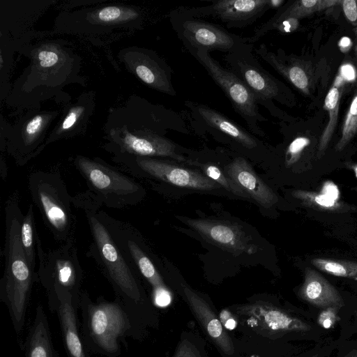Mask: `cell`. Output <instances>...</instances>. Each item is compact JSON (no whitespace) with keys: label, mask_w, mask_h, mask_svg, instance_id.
Here are the masks:
<instances>
[{"label":"cell","mask_w":357,"mask_h":357,"mask_svg":"<svg viewBox=\"0 0 357 357\" xmlns=\"http://www.w3.org/2000/svg\"><path fill=\"white\" fill-rule=\"evenodd\" d=\"M85 215L92 238L86 255L96 262L128 314L140 339L147 327L158 326L155 307L146 294L137 272L112 234L102 206L86 190L73 197Z\"/></svg>","instance_id":"obj_1"},{"label":"cell","mask_w":357,"mask_h":357,"mask_svg":"<svg viewBox=\"0 0 357 357\" xmlns=\"http://www.w3.org/2000/svg\"><path fill=\"white\" fill-rule=\"evenodd\" d=\"M183 117L162 105L133 95L126 102L110 109L105 126V149L112 155L169 132L188 134Z\"/></svg>","instance_id":"obj_2"},{"label":"cell","mask_w":357,"mask_h":357,"mask_svg":"<svg viewBox=\"0 0 357 357\" xmlns=\"http://www.w3.org/2000/svg\"><path fill=\"white\" fill-rule=\"evenodd\" d=\"M19 198L14 192L5 203L4 270L0 280V300L7 307L17 335L23 330L31 289L37 282V272L31 269L22 244L24 215Z\"/></svg>","instance_id":"obj_3"},{"label":"cell","mask_w":357,"mask_h":357,"mask_svg":"<svg viewBox=\"0 0 357 357\" xmlns=\"http://www.w3.org/2000/svg\"><path fill=\"white\" fill-rule=\"evenodd\" d=\"M81 336L88 351L107 357H119L121 342L130 336L141 340L122 303L115 299L108 301L99 297L93 301L86 291H82Z\"/></svg>","instance_id":"obj_4"},{"label":"cell","mask_w":357,"mask_h":357,"mask_svg":"<svg viewBox=\"0 0 357 357\" xmlns=\"http://www.w3.org/2000/svg\"><path fill=\"white\" fill-rule=\"evenodd\" d=\"M27 182L33 204L54 239L61 244L74 239L75 207L61 174L36 170L29 174Z\"/></svg>","instance_id":"obj_5"},{"label":"cell","mask_w":357,"mask_h":357,"mask_svg":"<svg viewBox=\"0 0 357 357\" xmlns=\"http://www.w3.org/2000/svg\"><path fill=\"white\" fill-rule=\"evenodd\" d=\"M72 164L84 179L86 191L102 207L123 209L137 204L144 195V188L99 158L77 155Z\"/></svg>","instance_id":"obj_6"},{"label":"cell","mask_w":357,"mask_h":357,"mask_svg":"<svg viewBox=\"0 0 357 357\" xmlns=\"http://www.w3.org/2000/svg\"><path fill=\"white\" fill-rule=\"evenodd\" d=\"M254 45L243 43L227 53L225 60L229 69L248 88L258 105L273 116L283 119V113L274 101L289 104L291 95L286 86L264 68L254 52Z\"/></svg>","instance_id":"obj_7"},{"label":"cell","mask_w":357,"mask_h":357,"mask_svg":"<svg viewBox=\"0 0 357 357\" xmlns=\"http://www.w3.org/2000/svg\"><path fill=\"white\" fill-rule=\"evenodd\" d=\"M36 250L39 259L37 282L45 289L47 303L52 301L56 290H65L71 294L74 307L77 310L84 273L75 240L46 250L38 236Z\"/></svg>","instance_id":"obj_8"},{"label":"cell","mask_w":357,"mask_h":357,"mask_svg":"<svg viewBox=\"0 0 357 357\" xmlns=\"http://www.w3.org/2000/svg\"><path fill=\"white\" fill-rule=\"evenodd\" d=\"M191 55L204 67L214 82L222 90L234 111L245 121L248 130L264 137L259 124L268 121L245 84L229 68L223 67L206 50H199Z\"/></svg>","instance_id":"obj_9"},{"label":"cell","mask_w":357,"mask_h":357,"mask_svg":"<svg viewBox=\"0 0 357 357\" xmlns=\"http://www.w3.org/2000/svg\"><path fill=\"white\" fill-rule=\"evenodd\" d=\"M184 105L188 111L191 128L198 135H209L246 151L265 149L261 140L217 109L191 100H185Z\"/></svg>","instance_id":"obj_10"},{"label":"cell","mask_w":357,"mask_h":357,"mask_svg":"<svg viewBox=\"0 0 357 357\" xmlns=\"http://www.w3.org/2000/svg\"><path fill=\"white\" fill-rule=\"evenodd\" d=\"M106 223L116 241L137 272L151 288V301L155 307H168L172 293L143 247L137 232L129 224L117 220L103 211Z\"/></svg>","instance_id":"obj_11"},{"label":"cell","mask_w":357,"mask_h":357,"mask_svg":"<svg viewBox=\"0 0 357 357\" xmlns=\"http://www.w3.org/2000/svg\"><path fill=\"white\" fill-rule=\"evenodd\" d=\"M169 20L190 54L199 50L229 53L241 44L248 43V37L238 36L218 24L192 17L180 8L170 13Z\"/></svg>","instance_id":"obj_12"},{"label":"cell","mask_w":357,"mask_h":357,"mask_svg":"<svg viewBox=\"0 0 357 357\" xmlns=\"http://www.w3.org/2000/svg\"><path fill=\"white\" fill-rule=\"evenodd\" d=\"M112 160L130 174L149 176L178 187L209 191L220 186L198 171L158 158L116 155Z\"/></svg>","instance_id":"obj_13"},{"label":"cell","mask_w":357,"mask_h":357,"mask_svg":"<svg viewBox=\"0 0 357 357\" xmlns=\"http://www.w3.org/2000/svg\"><path fill=\"white\" fill-rule=\"evenodd\" d=\"M180 294L206 340L221 357H244L241 344L222 325L218 312L209 298L187 284L181 286Z\"/></svg>","instance_id":"obj_14"},{"label":"cell","mask_w":357,"mask_h":357,"mask_svg":"<svg viewBox=\"0 0 357 357\" xmlns=\"http://www.w3.org/2000/svg\"><path fill=\"white\" fill-rule=\"evenodd\" d=\"M58 114V112H31L22 117L6 132L1 151H6L17 165H25L45 148L47 130Z\"/></svg>","instance_id":"obj_15"},{"label":"cell","mask_w":357,"mask_h":357,"mask_svg":"<svg viewBox=\"0 0 357 357\" xmlns=\"http://www.w3.org/2000/svg\"><path fill=\"white\" fill-rule=\"evenodd\" d=\"M282 0H214L199 7H180L196 17L220 20L228 29H243L251 25L269 9L279 7Z\"/></svg>","instance_id":"obj_16"},{"label":"cell","mask_w":357,"mask_h":357,"mask_svg":"<svg viewBox=\"0 0 357 357\" xmlns=\"http://www.w3.org/2000/svg\"><path fill=\"white\" fill-rule=\"evenodd\" d=\"M129 70L149 87L175 96L172 69L155 51L133 47L123 50L119 54Z\"/></svg>","instance_id":"obj_17"},{"label":"cell","mask_w":357,"mask_h":357,"mask_svg":"<svg viewBox=\"0 0 357 357\" xmlns=\"http://www.w3.org/2000/svg\"><path fill=\"white\" fill-rule=\"evenodd\" d=\"M197 231L204 238L234 255L253 254L257 247L251 243L245 233L232 223L207 219L178 217Z\"/></svg>","instance_id":"obj_18"},{"label":"cell","mask_w":357,"mask_h":357,"mask_svg":"<svg viewBox=\"0 0 357 357\" xmlns=\"http://www.w3.org/2000/svg\"><path fill=\"white\" fill-rule=\"evenodd\" d=\"M59 303L56 313L58 316L64 348L68 357H90L82 339L77 310L73 305L71 294L65 290H56L49 307L53 309Z\"/></svg>","instance_id":"obj_19"},{"label":"cell","mask_w":357,"mask_h":357,"mask_svg":"<svg viewBox=\"0 0 357 357\" xmlns=\"http://www.w3.org/2000/svg\"><path fill=\"white\" fill-rule=\"evenodd\" d=\"M227 176L248 195L265 208L278 202L273 190L255 173L248 161L241 155L225 166Z\"/></svg>","instance_id":"obj_20"},{"label":"cell","mask_w":357,"mask_h":357,"mask_svg":"<svg viewBox=\"0 0 357 357\" xmlns=\"http://www.w3.org/2000/svg\"><path fill=\"white\" fill-rule=\"evenodd\" d=\"M298 295L303 300L319 308L335 307L340 309L344 305L343 299L337 289L310 268L305 269L304 282Z\"/></svg>","instance_id":"obj_21"},{"label":"cell","mask_w":357,"mask_h":357,"mask_svg":"<svg viewBox=\"0 0 357 357\" xmlns=\"http://www.w3.org/2000/svg\"><path fill=\"white\" fill-rule=\"evenodd\" d=\"M22 357H60L54 349L46 313L41 305L22 344Z\"/></svg>","instance_id":"obj_22"},{"label":"cell","mask_w":357,"mask_h":357,"mask_svg":"<svg viewBox=\"0 0 357 357\" xmlns=\"http://www.w3.org/2000/svg\"><path fill=\"white\" fill-rule=\"evenodd\" d=\"M93 95L87 93L82 94L79 100L66 112L61 121L49 134L46 146L59 139L73 137L78 134L79 130L84 128L91 116L93 106Z\"/></svg>","instance_id":"obj_23"},{"label":"cell","mask_w":357,"mask_h":357,"mask_svg":"<svg viewBox=\"0 0 357 357\" xmlns=\"http://www.w3.org/2000/svg\"><path fill=\"white\" fill-rule=\"evenodd\" d=\"M342 84H343V79L338 75L325 98L324 107L328 112L329 121L320 138L319 144V153L324 152L336 127Z\"/></svg>","instance_id":"obj_24"},{"label":"cell","mask_w":357,"mask_h":357,"mask_svg":"<svg viewBox=\"0 0 357 357\" xmlns=\"http://www.w3.org/2000/svg\"><path fill=\"white\" fill-rule=\"evenodd\" d=\"M90 19L102 25L113 26L127 23L130 21L139 22V13L127 7L108 6L91 12ZM94 22V23H95Z\"/></svg>","instance_id":"obj_25"},{"label":"cell","mask_w":357,"mask_h":357,"mask_svg":"<svg viewBox=\"0 0 357 357\" xmlns=\"http://www.w3.org/2000/svg\"><path fill=\"white\" fill-rule=\"evenodd\" d=\"M22 244L31 269L36 271V241L38 236L35 225L33 205L30 204L21 224Z\"/></svg>","instance_id":"obj_26"},{"label":"cell","mask_w":357,"mask_h":357,"mask_svg":"<svg viewBox=\"0 0 357 357\" xmlns=\"http://www.w3.org/2000/svg\"><path fill=\"white\" fill-rule=\"evenodd\" d=\"M206 341L194 330L183 331L170 357H209Z\"/></svg>","instance_id":"obj_27"},{"label":"cell","mask_w":357,"mask_h":357,"mask_svg":"<svg viewBox=\"0 0 357 357\" xmlns=\"http://www.w3.org/2000/svg\"><path fill=\"white\" fill-rule=\"evenodd\" d=\"M313 265L328 274L349 278L357 279V263L325 258H314Z\"/></svg>","instance_id":"obj_28"},{"label":"cell","mask_w":357,"mask_h":357,"mask_svg":"<svg viewBox=\"0 0 357 357\" xmlns=\"http://www.w3.org/2000/svg\"><path fill=\"white\" fill-rule=\"evenodd\" d=\"M188 163L199 167L203 169L206 176L228 191L238 196L249 198L248 195L228 176L225 175L222 171L215 165L211 162L202 163L192 159H189Z\"/></svg>","instance_id":"obj_29"},{"label":"cell","mask_w":357,"mask_h":357,"mask_svg":"<svg viewBox=\"0 0 357 357\" xmlns=\"http://www.w3.org/2000/svg\"><path fill=\"white\" fill-rule=\"evenodd\" d=\"M357 133V90L343 122L341 137L336 145L337 151H342Z\"/></svg>","instance_id":"obj_30"},{"label":"cell","mask_w":357,"mask_h":357,"mask_svg":"<svg viewBox=\"0 0 357 357\" xmlns=\"http://www.w3.org/2000/svg\"><path fill=\"white\" fill-rule=\"evenodd\" d=\"M310 144V139L303 136H297L288 144L285 151V162L288 165L294 163L301 156L302 151Z\"/></svg>","instance_id":"obj_31"},{"label":"cell","mask_w":357,"mask_h":357,"mask_svg":"<svg viewBox=\"0 0 357 357\" xmlns=\"http://www.w3.org/2000/svg\"><path fill=\"white\" fill-rule=\"evenodd\" d=\"M292 195L296 198L314 202L317 206L325 208H333L336 204L335 201L323 193L312 194L309 192L296 190L294 191Z\"/></svg>","instance_id":"obj_32"},{"label":"cell","mask_w":357,"mask_h":357,"mask_svg":"<svg viewBox=\"0 0 357 357\" xmlns=\"http://www.w3.org/2000/svg\"><path fill=\"white\" fill-rule=\"evenodd\" d=\"M338 308L335 307H328L324 308L317 317V323L322 328L330 329L333 328L337 319Z\"/></svg>","instance_id":"obj_33"},{"label":"cell","mask_w":357,"mask_h":357,"mask_svg":"<svg viewBox=\"0 0 357 357\" xmlns=\"http://www.w3.org/2000/svg\"><path fill=\"white\" fill-rule=\"evenodd\" d=\"M218 315L222 325L228 331L236 330L238 324L236 317L227 307L218 312Z\"/></svg>","instance_id":"obj_34"},{"label":"cell","mask_w":357,"mask_h":357,"mask_svg":"<svg viewBox=\"0 0 357 357\" xmlns=\"http://www.w3.org/2000/svg\"><path fill=\"white\" fill-rule=\"evenodd\" d=\"M298 26V20L295 18H289L282 20L275 24L272 30H277L282 33H291L295 31Z\"/></svg>","instance_id":"obj_35"},{"label":"cell","mask_w":357,"mask_h":357,"mask_svg":"<svg viewBox=\"0 0 357 357\" xmlns=\"http://www.w3.org/2000/svg\"><path fill=\"white\" fill-rule=\"evenodd\" d=\"M342 8L347 18L350 22H355L357 20V3L355 0L342 1Z\"/></svg>","instance_id":"obj_36"},{"label":"cell","mask_w":357,"mask_h":357,"mask_svg":"<svg viewBox=\"0 0 357 357\" xmlns=\"http://www.w3.org/2000/svg\"><path fill=\"white\" fill-rule=\"evenodd\" d=\"M321 192L337 202L340 197V191L336 185L331 181L324 183Z\"/></svg>","instance_id":"obj_37"},{"label":"cell","mask_w":357,"mask_h":357,"mask_svg":"<svg viewBox=\"0 0 357 357\" xmlns=\"http://www.w3.org/2000/svg\"><path fill=\"white\" fill-rule=\"evenodd\" d=\"M343 80L352 81L356 78V72L354 67L350 64L342 65L340 68V73L338 75Z\"/></svg>","instance_id":"obj_38"},{"label":"cell","mask_w":357,"mask_h":357,"mask_svg":"<svg viewBox=\"0 0 357 357\" xmlns=\"http://www.w3.org/2000/svg\"><path fill=\"white\" fill-rule=\"evenodd\" d=\"M339 46L342 52H347L351 46V41L348 37H343L340 40Z\"/></svg>","instance_id":"obj_39"},{"label":"cell","mask_w":357,"mask_h":357,"mask_svg":"<svg viewBox=\"0 0 357 357\" xmlns=\"http://www.w3.org/2000/svg\"><path fill=\"white\" fill-rule=\"evenodd\" d=\"M0 175L1 178L3 181H4L7 176H8V169L6 167V162L3 160L2 157L1 158V162H0Z\"/></svg>","instance_id":"obj_40"},{"label":"cell","mask_w":357,"mask_h":357,"mask_svg":"<svg viewBox=\"0 0 357 357\" xmlns=\"http://www.w3.org/2000/svg\"><path fill=\"white\" fill-rule=\"evenodd\" d=\"M354 51H355V54H356V60H357V40H356V43L355 44Z\"/></svg>","instance_id":"obj_41"},{"label":"cell","mask_w":357,"mask_h":357,"mask_svg":"<svg viewBox=\"0 0 357 357\" xmlns=\"http://www.w3.org/2000/svg\"><path fill=\"white\" fill-rule=\"evenodd\" d=\"M354 172H355V173H356V177H357V165H356V166L354 167Z\"/></svg>","instance_id":"obj_42"}]
</instances>
